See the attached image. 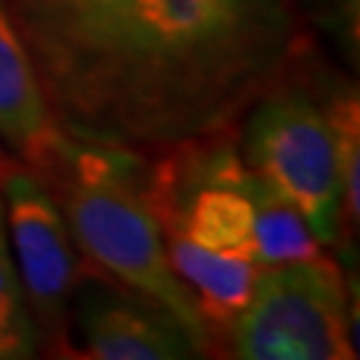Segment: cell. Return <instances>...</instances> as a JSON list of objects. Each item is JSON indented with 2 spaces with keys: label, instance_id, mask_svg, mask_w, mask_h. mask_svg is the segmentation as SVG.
Listing matches in <instances>:
<instances>
[{
  "label": "cell",
  "instance_id": "cell-1",
  "mask_svg": "<svg viewBox=\"0 0 360 360\" xmlns=\"http://www.w3.org/2000/svg\"><path fill=\"white\" fill-rule=\"evenodd\" d=\"M59 129L131 150L230 131L294 67L299 0H3Z\"/></svg>",
  "mask_w": 360,
  "mask_h": 360
},
{
  "label": "cell",
  "instance_id": "cell-2",
  "mask_svg": "<svg viewBox=\"0 0 360 360\" xmlns=\"http://www.w3.org/2000/svg\"><path fill=\"white\" fill-rule=\"evenodd\" d=\"M62 208L70 235L112 281L158 302L187 328L203 355L217 349L190 288L171 270L136 150L59 131L35 171Z\"/></svg>",
  "mask_w": 360,
  "mask_h": 360
},
{
  "label": "cell",
  "instance_id": "cell-3",
  "mask_svg": "<svg viewBox=\"0 0 360 360\" xmlns=\"http://www.w3.org/2000/svg\"><path fill=\"white\" fill-rule=\"evenodd\" d=\"M240 155L304 217L321 245L342 238V181L326 99L278 83L245 112Z\"/></svg>",
  "mask_w": 360,
  "mask_h": 360
},
{
  "label": "cell",
  "instance_id": "cell-4",
  "mask_svg": "<svg viewBox=\"0 0 360 360\" xmlns=\"http://www.w3.org/2000/svg\"><path fill=\"white\" fill-rule=\"evenodd\" d=\"M227 355L243 360H352L349 302L336 262L321 257L262 267L243 312L224 336Z\"/></svg>",
  "mask_w": 360,
  "mask_h": 360
},
{
  "label": "cell",
  "instance_id": "cell-5",
  "mask_svg": "<svg viewBox=\"0 0 360 360\" xmlns=\"http://www.w3.org/2000/svg\"><path fill=\"white\" fill-rule=\"evenodd\" d=\"M0 195L38 347L53 358H72L70 312L80 264L65 214L38 174L8 158L0 160Z\"/></svg>",
  "mask_w": 360,
  "mask_h": 360
},
{
  "label": "cell",
  "instance_id": "cell-6",
  "mask_svg": "<svg viewBox=\"0 0 360 360\" xmlns=\"http://www.w3.org/2000/svg\"><path fill=\"white\" fill-rule=\"evenodd\" d=\"M75 326L83 358L187 360L206 358L166 307L131 288L96 278L75 288Z\"/></svg>",
  "mask_w": 360,
  "mask_h": 360
},
{
  "label": "cell",
  "instance_id": "cell-7",
  "mask_svg": "<svg viewBox=\"0 0 360 360\" xmlns=\"http://www.w3.org/2000/svg\"><path fill=\"white\" fill-rule=\"evenodd\" d=\"M59 131L30 53L0 0V139L25 160L27 168L38 171L49 160Z\"/></svg>",
  "mask_w": 360,
  "mask_h": 360
},
{
  "label": "cell",
  "instance_id": "cell-8",
  "mask_svg": "<svg viewBox=\"0 0 360 360\" xmlns=\"http://www.w3.org/2000/svg\"><path fill=\"white\" fill-rule=\"evenodd\" d=\"M163 232V245L171 270L190 288L208 331L219 347V334L227 336L235 318L243 312L262 267L257 262L232 254H217L187 240L174 230Z\"/></svg>",
  "mask_w": 360,
  "mask_h": 360
},
{
  "label": "cell",
  "instance_id": "cell-9",
  "mask_svg": "<svg viewBox=\"0 0 360 360\" xmlns=\"http://www.w3.org/2000/svg\"><path fill=\"white\" fill-rule=\"evenodd\" d=\"M257 232H254V262L259 267H283L326 257L323 245L312 235L304 217L285 198L262 179L254 193Z\"/></svg>",
  "mask_w": 360,
  "mask_h": 360
},
{
  "label": "cell",
  "instance_id": "cell-10",
  "mask_svg": "<svg viewBox=\"0 0 360 360\" xmlns=\"http://www.w3.org/2000/svg\"><path fill=\"white\" fill-rule=\"evenodd\" d=\"M38 349V334L16 272L6 224V206L0 195V360L35 358Z\"/></svg>",
  "mask_w": 360,
  "mask_h": 360
},
{
  "label": "cell",
  "instance_id": "cell-11",
  "mask_svg": "<svg viewBox=\"0 0 360 360\" xmlns=\"http://www.w3.org/2000/svg\"><path fill=\"white\" fill-rule=\"evenodd\" d=\"M326 110L334 129L336 163L342 181V227H358L360 211V107L358 89L345 86L326 96Z\"/></svg>",
  "mask_w": 360,
  "mask_h": 360
},
{
  "label": "cell",
  "instance_id": "cell-12",
  "mask_svg": "<svg viewBox=\"0 0 360 360\" xmlns=\"http://www.w3.org/2000/svg\"><path fill=\"white\" fill-rule=\"evenodd\" d=\"M3 158H6V155H3V153H0V160H3Z\"/></svg>",
  "mask_w": 360,
  "mask_h": 360
}]
</instances>
